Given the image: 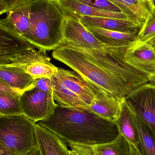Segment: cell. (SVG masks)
<instances>
[{"instance_id":"obj_1","label":"cell","mask_w":155,"mask_h":155,"mask_svg":"<svg viewBox=\"0 0 155 155\" xmlns=\"http://www.w3.org/2000/svg\"><path fill=\"white\" fill-rule=\"evenodd\" d=\"M37 123L67 144L93 146L113 142L120 134L115 122L85 107L57 104L52 114Z\"/></svg>"},{"instance_id":"obj_2","label":"cell","mask_w":155,"mask_h":155,"mask_svg":"<svg viewBox=\"0 0 155 155\" xmlns=\"http://www.w3.org/2000/svg\"><path fill=\"white\" fill-rule=\"evenodd\" d=\"M52 56L72 68L89 84L122 101L134 89L73 45L61 44L53 50Z\"/></svg>"},{"instance_id":"obj_3","label":"cell","mask_w":155,"mask_h":155,"mask_svg":"<svg viewBox=\"0 0 155 155\" xmlns=\"http://www.w3.org/2000/svg\"><path fill=\"white\" fill-rule=\"evenodd\" d=\"M64 14L55 0H41L32 6L31 27L26 38L39 50H54L63 41Z\"/></svg>"},{"instance_id":"obj_4","label":"cell","mask_w":155,"mask_h":155,"mask_svg":"<svg viewBox=\"0 0 155 155\" xmlns=\"http://www.w3.org/2000/svg\"><path fill=\"white\" fill-rule=\"evenodd\" d=\"M35 124L24 115L0 116V155H21L38 146Z\"/></svg>"},{"instance_id":"obj_5","label":"cell","mask_w":155,"mask_h":155,"mask_svg":"<svg viewBox=\"0 0 155 155\" xmlns=\"http://www.w3.org/2000/svg\"><path fill=\"white\" fill-rule=\"evenodd\" d=\"M51 79L54 99L58 104L76 108L86 107L95 98V93L75 71L59 68Z\"/></svg>"},{"instance_id":"obj_6","label":"cell","mask_w":155,"mask_h":155,"mask_svg":"<svg viewBox=\"0 0 155 155\" xmlns=\"http://www.w3.org/2000/svg\"><path fill=\"white\" fill-rule=\"evenodd\" d=\"M128 45L120 47L107 45L103 49H88L74 46L83 52L95 62L120 77L135 89L149 83L150 77L126 61L124 54Z\"/></svg>"},{"instance_id":"obj_7","label":"cell","mask_w":155,"mask_h":155,"mask_svg":"<svg viewBox=\"0 0 155 155\" xmlns=\"http://www.w3.org/2000/svg\"><path fill=\"white\" fill-rule=\"evenodd\" d=\"M19 99L24 115L35 123L52 114L57 106L52 93L34 87L22 93Z\"/></svg>"},{"instance_id":"obj_8","label":"cell","mask_w":155,"mask_h":155,"mask_svg":"<svg viewBox=\"0 0 155 155\" xmlns=\"http://www.w3.org/2000/svg\"><path fill=\"white\" fill-rule=\"evenodd\" d=\"M133 112L155 136V86L150 83L133 90L125 98Z\"/></svg>"},{"instance_id":"obj_9","label":"cell","mask_w":155,"mask_h":155,"mask_svg":"<svg viewBox=\"0 0 155 155\" xmlns=\"http://www.w3.org/2000/svg\"><path fill=\"white\" fill-rule=\"evenodd\" d=\"M62 44L88 49H103L107 46L99 41L79 20L65 16Z\"/></svg>"},{"instance_id":"obj_10","label":"cell","mask_w":155,"mask_h":155,"mask_svg":"<svg viewBox=\"0 0 155 155\" xmlns=\"http://www.w3.org/2000/svg\"><path fill=\"white\" fill-rule=\"evenodd\" d=\"M124 58L131 66L150 77L155 74V51L148 44L134 41L126 49Z\"/></svg>"},{"instance_id":"obj_11","label":"cell","mask_w":155,"mask_h":155,"mask_svg":"<svg viewBox=\"0 0 155 155\" xmlns=\"http://www.w3.org/2000/svg\"><path fill=\"white\" fill-rule=\"evenodd\" d=\"M55 1L60 6L65 16L76 20L82 16L131 20L124 13L109 12L98 9L88 5L80 0Z\"/></svg>"},{"instance_id":"obj_12","label":"cell","mask_w":155,"mask_h":155,"mask_svg":"<svg viewBox=\"0 0 155 155\" xmlns=\"http://www.w3.org/2000/svg\"><path fill=\"white\" fill-rule=\"evenodd\" d=\"M86 83L95 93L96 97L92 104L85 108L104 118L115 122L119 115L123 100L102 91L88 82Z\"/></svg>"},{"instance_id":"obj_13","label":"cell","mask_w":155,"mask_h":155,"mask_svg":"<svg viewBox=\"0 0 155 155\" xmlns=\"http://www.w3.org/2000/svg\"><path fill=\"white\" fill-rule=\"evenodd\" d=\"M68 144L71 150L78 155H130L131 152V144L121 134L113 142L93 146Z\"/></svg>"},{"instance_id":"obj_14","label":"cell","mask_w":155,"mask_h":155,"mask_svg":"<svg viewBox=\"0 0 155 155\" xmlns=\"http://www.w3.org/2000/svg\"><path fill=\"white\" fill-rule=\"evenodd\" d=\"M32 5L7 13L0 21V30L26 40L31 27Z\"/></svg>"},{"instance_id":"obj_15","label":"cell","mask_w":155,"mask_h":155,"mask_svg":"<svg viewBox=\"0 0 155 155\" xmlns=\"http://www.w3.org/2000/svg\"><path fill=\"white\" fill-rule=\"evenodd\" d=\"M77 20L86 27L95 26L124 33H139L143 24L130 19L82 16Z\"/></svg>"},{"instance_id":"obj_16","label":"cell","mask_w":155,"mask_h":155,"mask_svg":"<svg viewBox=\"0 0 155 155\" xmlns=\"http://www.w3.org/2000/svg\"><path fill=\"white\" fill-rule=\"evenodd\" d=\"M35 47L24 38L0 30V65Z\"/></svg>"},{"instance_id":"obj_17","label":"cell","mask_w":155,"mask_h":155,"mask_svg":"<svg viewBox=\"0 0 155 155\" xmlns=\"http://www.w3.org/2000/svg\"><path fill=\"white\" fill-rule=\"evenodd\" d=\"M35 130L42 155H69L70 150L65 143L56 135L37 123Z\"/></svg>"},{"instance_id":"obj_18","label":"cell","mask_w":155,"mask_h":155,"mask_svg":"<svg viewBox=\"0 0 155 155\" xmlns=\"http://www.w3.org/2000/svg\"><path fill=\"white\" fill-rule=\"evenodd\" d=\"M0 79L22 94L34 87L33 78L23 70L12 66L0 65Z\"/></svg>"},{"instance_id":"obj_19","label":"cell","mask_w":155,"mask_h":155,"mask_svg":"<svg viewBox=\"0 0 155 155\" xmlns=\"http://www.w3.org/2000/svg\"><path fill=\"white\" fill-rule=\"evenodd\" d=\"M115 123L120 134L130 143L137 148L138 135L135 123L133 112L125 98L122 101L120 113Z\"/></svg>"},{"instance_id":"obj_20","label":"cell","mask_w":155,"mask_h":155,"mask_svg":"<svg viewBox=\"0 0 155 155\" xmlns=\"http://www.w3.org/2000/svg\"><path fill=\"white\" fill-rule=\"evenodd\" d=\"M86 27L99 41L110 46L120 47L129 45L135 41L138 34L121 32L95 26Z\"/></svg>"},{"instance_id":"obj_21","label":"cell","mask_w":155,"mask_h":155,"mask_svg":"<svg viewBox=\"0 0 155 155\" xmlns=\"http://www.w3.org/2000/svg\"><path fill=\"white\" fill-rule=\"evenodd\" d=\"M127 15L131 20L143 24L150 14V7L146 0H109Z\"/></svg>"},{"instance_id":"obj_22","label":"cell","mask_w":155,"mask_h":155,"mask_svg":"<svg viewBox=\"0 0 155 155\" xmlns=\"http://www.w3.org/2000/svg\"><path fill=\"white\" fill-rule=\"evenodd\" d=\"M133 114L138 138L136 149L141 155H155V135L150 127Z\"/></svg>"},{"instance_id":"obj_23","label":"cell","mask_w":155,"mask_h":155,"mask_svg":"<svg viewBox=\"0 0 155 155\" xmlns=\"http://www.w3.org/2000/svg\"><path fill=\"white\" fill-rule=\"evenodd\" d=\"M48 60L51 59L47 56L45 51H36L33 47L12 59L6 65L16 67L25 71L26 68L31 64L39 61Z\"/></svg>"},{"instance_id":"obj_24","label":"cell","mask_w":155,"mask_h":155,"mask_svg":"<svg viewBox=\"0 0 155 155\" xmlns=\"http://www.w3.org/2000/svg\"><path fill=\"white\" fill-rule=\"evenodd\" d=\"M24 115L19 97L0 93V116Z\"/></svg>"},{"instance_id":"obj_25","label":"cell","mask_w":155,"mask_h":155,"mask_svg":"<svg viewBox=\"0 0 155 155\" xmlns=\"http://www.w3.org/2000/svg\"><path fill=\"white\" fill-rule=\"evenodd\" d=\"M58 68L50 62V60L36 62L28 66L25 72L35 79L40 78H51L56 73Z\"/></svg>"},{"instance_id":"obj_26","label":"cell","mask_w":155,"mask_h":155,"mask_svg":"<svg viewBox=\"0 0 155 155\" xmlns=\"http://www.w3.org/2000/svg\"><path fill=\"white\" fill-rule=\"evenodd\" d=\"M155 36V10L151 9L150 14L145 20L134 41L147 43Z\"/></svg>"},{"instance_id":"obj_27","label":"cell","mask_w":155,"mask_h":155,"mask_svg":"<svg viewBox=\"0 0 155 155\" xmlns=\"http://www.w3.org/2000/svg\"><path fill=\"white\" fill-rule=\"evenodd\" d=\"M40 1L41 0H0V14L31 6Z\"/></svg>"},{"instance_id":"obj_28","label":"cell","mask_w":155,"mask_h":155,"mask_svg":"<svg viewBox=\"0 0 155 155\" xmlns=\"http://www.w3.org/2000/svg\"><path fill=\"white\" fill-rule=\"evenodd\" d=\"M83 2L93 7L109 11V12H123L120 8L111 2L109 0H80Z\"/></svg>"},{"instance_id":"obj_29","label":"cell","mask_w":155,"mask_h":155,"mask_svg":"<svg viewBox=\"0 0 155 155\" xmlns=\"http://www.w3.org/2000/svg\"><path fill=\"white\" fill-rule=\"evenodd\" d=\"M34 86L42 91L52 93L53 87L51 78L43 77L36 78L34 82Z\"/></svg>"},{"instance_id":"obj_30","label":"cell","mask_w":155,"mask_h":155,"mask_svg":"<svg viewBox=\"0 0 155 155\" xmlns=\"http://www.w3.org/2000/svg\"><path fill=\"white\" fill-rule=\"evenodd\" d=\"M0 93H5L18 97H20L22 94L1 79H0Z\"/></svg>"},{"instance_id":"obj_31","label":"cell","mask_w":155,"mask_h":155,"mask_svg":"<svg viewBox=\"0 0 155 155\" xmlns=\"http://www.w3.org/2000/svg\"><path fill=\"white\" fill-rule=\"evenodd\" d=\"M21 155H42V154L38 146Z\"/></svg>"},{"instance_id":"obj_32","label":"cell","mask_w":155,"mask_h":155,"mask_svg":"<svg viewBox=\"0 0 155 155\" xmlns=\"http://www.w3.org/2000/svg\"><path fill=\"white\" fill-rule=\"evenodd\" d=\"M130 155H141L136 147L131 144V152Z\"/></svg>"},{"instance_id":"obj_33","label":"cell","mask_w":155,"mask_h":155,"mask_svg":"<svg viewBox=\"0 0 155 155\" xmlns=\"http://www.w3.org/2000/svg\"><path fill=\"white\" fill-rule=\"evenodd\" d=\"M150 9H153L155 10V0H146Z\"/></svg>"},{"instance_id":"obj_34","label":"cell","mask_w":155,"mask_h":155,"mask_svg":"<svg viewBox=\"0 0 155 155\" xmlns=\"http://www.w3.org/2000/svg\"><path fill=\"white\" fill-rule=\"evenodd\" d=\"M146 43L148 44L149 45L152 46L153 48H155V36L153 38L149 40Z\"/></svg>"},{"instance_id":"obj_35","label":"cell","mask_w":155,"mask_h":155,"mask_svg":"<svg viewBox=\"0 0 155 155\" xmlns=\"http://www.w3.org/2000/svg\"><path fill=\"white\" fill-rule=\"evenodd\" d=\"M149 83L155 86V74L153 75V76H150V82Z\"/></svg>"},{"instance_id":"obj_36","label":"cell","mask_w":155,"mask_h":155,"mask_svg":"<svg viewBox=\"0 0 155 155\" xmlns=\"http://www.w3.org/2000/svg\"><path fill=\"white\" fill-rule=\"evenodd\" d=\"M69 155H78L76 153L72 151V150H70V153H69Z\"/></svg>"},{"instance_id":"obj_37","label":"cell","mask_w":155,"mask_h":155,"mask_svg":"<svg viewBox=\"0 0 155 155\" xmlns=\"http://www.w3.org/2000/svg\"></svg>"},{"instance_id":"obj_38","label":"cell","mask_w":155,"mask_h":155,"mask_svg":"<svg viewBox=\"0 0 155 155\" xmlns=\"http://www.w3.org/2000/svg\"><path fill=\"white\" fill-rule=\"evenodd\" d=\"M154 50H155V48H154Z\"/></svg>"}]
</instances>
